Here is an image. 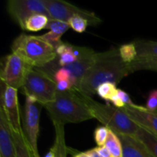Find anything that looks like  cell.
Here are the masks:
<instances>
[{
  "instance_id": "cell-12",
  "label": "cell",
  "mask_w": 157,
  "mask_h": 157,
  "mask_svg": "<svg viewBox=\"0 0 157 157\" xmlns=\"http://www.w3.org/2000/svg\"><path fill=\"white\" fill-rule=\"evenodd\" d=\"M0 157H17L12 128L2 109H0Z\"/></svg>"
},
{
  "instance_id": "cell-7",
  "label": "cell",
  "mask_w": 157,
  "mask_h": 157,
  "mask_svg": "<svg viewBox=\"0 0 157 157\" xmlns=\"http://www.w3.org/2000/svg\"><path fill=\"white\" fill-rule=\"evenodd\" d=\"M42 107L44 106L35 99L25 97L23 132L30 146L34 157H40L38 149V139L39 136L40 114Z\"/></svg>"
},
{
  "instance_id": "cell-31",
  "label": "cell",
  "mask_w": 157,
  "mask_h": 157,
  "mask_svg": "<svg viewBox=\"0 0 157 157\" xmlns=\"http://www.w3.org/2000/svg\"><path fill=\"white\" fill-rule=\"evenodd\" d=\"M58 91H67L73 88V84L71 81H63L56 83Z\"/></svg>"
},
{
  "instance_id": "cell-22",
  "label": "cell",
  "mask_w": 157,
  "mask_h": 157,
  "mask_svg": "<svg viewBox=\"0 0 157 157\" xmlns=\"http://www.w3.org/2000/svg\"><path fill=\"white\" fill-rule=\"evenodd\" d=\"M120 56L127 64H130L137 58V51L134 42L122 44L119 48Z\"/></svg>"
},
{
  "instance_id": "cell-23",
  "label": "cell",
  "mask_w": 157,
  "mask_h": 157,
  "mask_svg": "<svg viewBox=\"0 0 157 157\" xmlns=\"http://www.w3.org/2000/svg\"><path fill=\"white\" fill-rule=\"evenodd\" d=\"M117 91V84L111 82H106L101 84L97 88L96 94L103 100L109 102L111 98L114 96Z\"/></svg>"
},
{
  "instance_id": "cell-19",
  "label": "cell",
  "mask_w": 157,
  "mask_h": 157,
  "mask_svg": "<svg viewBox=\"0 0 157 157\" xmlns=\"http://www.w3.org/2000/svg\"><path fill=\"white\" fill-rule=\"evenodd\" d=\"M137 51V58L157 57V41L137 40L134 41Z\"/></svg>"
},
{
  "instance_id": "cell-18",
  "label": "cell",
  "mask_w": 157,
  "mask_h": 157,
  "mask_svg": "<svg viewBox=\"0 0 157 157\" xmlns=\"http://www.w3.org/2000/svg\"><path fill=\"white\" fill-rule=\"evenodd\" d=\"M50 18L42 14H35L26 20L23 30L28 32H39L47 28Z\"/></svg>"
},
{
  "instance_id": "cell-8",
  "label": "cell",
  "mask_w": 157,
  "mask_h": 157,
  "mask_svg": "<svg viewBox=\"0 0 157 157\" xmlns=\"http://www.w3.org/2000/svg\"><path fill=\"white\" fill-rule=\"evenodd\" d=\"M50 19L66 21L75 15H81L89 21L90 25H98L101 19L94 13L78 8L62 0H44Z\"/></svg>"
},
{
  "instance_id": "cell-34",
  "label": "cell",
  "mask_w": 157,
  "mask_h": 157,
  "mask_svg": "<svg viewBox=\"0 0 157 157\" xmlns=\"http://www.w3.org/2000/svg\"><path fill=\"white\" fill-rule=\"evenodd\" d=\"M73 157H94L92 156L88 151L86 152H78L76 153H74Z\"/></svg>"
},
{
  "instance_id": "cell-21",
  "label": "cell",
  "mask_w": 157,
  "mask_h": 157,
  "mask_svg": "<svg viewBox=\"0 0 157 157\" xmlns=\"http://www.w3.org/2000/svg\"><path fill=\"white\" fill-rule=\"evenodd\" d=\"M104 146L108 149L113 157H123L122 144L121 140L117 134L111 130L109 131L108 137Z\"/></svg>"
},
{
  "instance_id": "cell-9",
  "label": "cell",
  "mask_w": 157,
  "mask_h": 157,
  "mask_svg": "<svg viewBox=\"0 0 157 157\" xmlns=\"http://www.w3.org/2000/svg\"><path fill=\"white\" fill-rule=\"evenodd\" d=\"M6 8L11 18L21 29L26 20L35 14H42L49 18L44 0H9Z\"/></svg>"
},
{
  "instance_id": "cell-28",
  "label": "cell",
  "mask_w": 157,
  "mask_h": 157,
  "mask_svg": "<svg viewBox=\"0 0 157 157\" xmlns=\"http://www.w3.org/2000/svg\"><path fill=\"white\" fill-rule=\"evenodd\" d=\"M41 37L44 40V41H47L48 44H50L52 47L55 48V50H56L57 48L62 43V41H61V37L56 35V34L54 33V32H51V31L48 32L47 33L44 34V35H41Z\"/></svg>"
},
{
  "instance_id": "cell-26",
  "label": "cell",
  "mask_w": 157,
  "mask_h": 157,
  "mask_svg": "<svg viewBox=\"0 0 157 157\" xmlns=\"http://www.w3.org/2000/svg\"><path fill=\"white\" fill-rule=\"evenodd\" d=\"M77 60H78V58L74 54L73 50H72V44H68V47L65 52L58 56V64L61 66V67H66L69 64H73Z\"/></svg>"
},
{
  "instance_id": "cell-25",
  "label": "cell",
  "mask_w": 157,
  "mask_h": 157,
  "mask_svg": "<svg viewBox=\"0 0 157 157\" xmlns=\"http://www.w3.org/2000/svg\"><path fill=\"white\" fill-rule=\"evenodd\" d=\"M46 29H49L51 32H54L56 35L61 37L70 29V26H69L68 23L66 22V21L56 19H49L48 24Z\"/></svg>"
},
{
  "instance_id": "cell-32",
  "label": "cell",
  "mask_w": 157,
  "mask_h": 157,
  "mask_svg": "<svg viewBox=\"0 0 157 157\" xmlns=\"http://www.w3.org/2000/svg\"><path fill=\"white\" fill-rule=\"evenodd\" d=\"M117 91H118V94H119L120 97H121V100H122V101L124 103V104H125L126 106H130V105H133V104H134L133 102H132L130 96H129V94L127 93V92H125L123 90H121V89H118Z\"/></svg>"
},
{
  "instance_id": "cell-17",
  "label": "cell",
  "mask_w": 157,
  "mask_h": 157,
  "mask_svg": "<svg viewBox=\"0 0 157 157\" xmlns=\"http://www.w3.org/2000/svg\"><path fill=\"white\" fill-rule=\"evenodd\" d=\"M12 135L16 148L17 157H34L23 130L20 132L12 131Z\"/></svg>"
},
{
  "instance_id": "cell-2",
  "label": "cell",
  "mask_w": 157,
  "mask_h": 157,
  "mask_svg": "<svg viewBox=\"0 0 157 157\" xmlns=\"http://www.w3.org/2000/svg\"><path fill=\"white\" fill-rule=\"evenodd\" d=\"M44 107L53 124H78L94 118L87 104L73 89L57 91L54 101Z\"/></svg>"
},
{
  "instance_id": "cell-33",
  "label": "cell",
  "mask_w": 157,
  "mask_h": 157,
  "mask_svg": "<svg viewBox=\"0 0 157 157\" xmlns=\"http://www.w3.org/2000/svg\"><path fill=\"white\" fill-rule=\"evenodd\" d=\"M97 149H98L100 157H113L111 153L109 151V150L105 146H104V147H97Z\"/></svg>"
},
{
  "instance_id": "cell-14",
  "label": "cell",
  "mask_w": 157,
  "mask_h": 157,
  "mask_svg": "<svg viewBox=\"0 0 157 157\" xmlns=\"http://www.w3.org/2000/svg\"><path fill=\"white\" fill-rule=\"evenodd\" d=\"M122 144L123 157H154L136 138L129 135H117Z\"/></svg>"
},
{
  "instance_id": "cell-16",
  "label": "cell",
  "mask_w": 157,
  "mask_h": 157,
  "mask_svg": "<svg viewBox=\"0 0 157 157\" xmlns=\"http://www.w3.org/2000/svg\"><path fill=\"white\" fill-rule=\"evenodd\" d=\"M134 137L140 141L153 156L157 157V135L140 127Z\"/></svg>"
},
{
  "instance_id": "cell-20",
  "label": "cell",
  "mask_w": 157,
  "mask_h": 157,
  "mask_svg": "<svg viewBox=\"0 0 157 157\" xmlns=\"http://www.w3.org/2000/svg\"><path fill=\"white\" fill-rule=\"evenodd\" d=\"M129 64L132 73L143 70L157 71V57L136 58L134 61Z\"/></svg>"
},
{
  "instance_id": "cell-30",
  "label": "cell",
  "mask_w": 157,
  "mask_h": 157,
  "mask_svg": "<svg viewBox=\"0 0 157 157\" xmlns=\"http://www.w3.org/2000/svg\"><path fill=\"white\" fill-rule=\"evenodd\" d=\"M146 108L151 111L157 110V88L152 90L149 94L146 103Z\"/></svg>"
},
{
  "instance_id": "cell-29",
  "label": "cell",
  "mask_w": 157,
  "mask_h": 157,
  "mask_svg": "<svg viewBox=\"0 0 157 157\" xmlns=\"http://www.w3.org/2000/svg\"><path fill=\"white\" fill-rule=\"evenodd\" d=\"M54 79L56 83L63 81H71V75L70 71L66 67H60L55 73Z\"/></svg>"
},
{
  "instance_id": "cell-15",
  "label": "cell",
  "mask_w": 157,
  "mask_h": 157,
  "mask_svg": "<svg viewBox=\"0 0 157 157\" xmlns=\"http://www.w3.org/2000/svg\"><path fill=\"white\" fill-rule=\"evenodd\" d=\"M55 129V140L53 147L50 149L54 152L55 157H67L68 147H66L64 140V125L60 124H53Z\"/></svg>"
},
{
  "instance_id": "cell-10",
  "label": "cell",
  "mask_w": 157,
  "mask_h": 157,
  "mask_svg": "<svg viewBox=\"0 0 157 157\" xmlns=\"http://www.w3.org/2000/svg\"><path fill=\"white\" fill-rule=\"evenodd\" d=\"M1 108L4 110L12 130L20 132L22 130L20 121L18 90L9 87L1 81Z\"/></svg>"
},
{
  "instance_id": "cell-4",
  "label": "cell",
  "mask_w": 157,
  "mask_h": 157,
  "mask_svg": "<svg viewBox=\"0 0 157 157\" xmlns=\"http://www.w3.org/2000/svg\"><path fill=\"white\" fill-rule=\"evenodd\" d=\"M12 52L20 54L32 67H43L55 61L56 50L41 36L21 34L13 41Z\"/></svg>"
},
{
  "instance_id": "cell-24",
  "label": "cell",
  "mask_w": 157,
  "mask_h": 157,
  "mask_svg": "<svg viewBox=\"0 0 157 157\" xmlns=\"http://www.w3.org/2000/svg\"><path fill=\"white\" fill-rule=\"evenodd\" d=\"M71 29L78 33H83L86 31L89 25V21L81 15H75L67 21Z\"/></svg>"
},
{
  "instance_id": "cell-13",
  "label": "cell",
  "mask_w": 157,
  "mask_h": 157,
  "mask_svg": "<svg viewBox=\"0 0 157 157\" xmlns=\"http://www.w3.org/2000/svg\"><path fill=\"white\" fill-rule=\"evenodd\" d=\"M97 54L98 53L94 52L90 55L78 58L75 63L64 67L70 71L71 75V82L73 84V87L78 85V83L84 77L85 74L94 65L95 61H96Z\"/></svg>"
},
{
  "instance_id": "cell-3",
  "label": "cell",
  "mask_w": 157,
  "mask_h": 157,
  "mask_svg": "<svg viewBox=\"0 0 157 157\" xmlns=\"http://www.w3.org/2000/svg\"><path fill=\"white\" fill-rule=\"evenodd\" d=\"M75 91L87 104L94 118L99 121L109 130L117 135L135 136L140 126L128 116L124 108L120 109L109 104H101L91 97L86 96L76 90Z\"/></svg>"
},
{
  "instance_id": "cell-27",
  "label": "cell",
  "mask_w": 157,
  "mask_h": 157,
  "mask_svg": "<svg viewBox=\"0 0 157 157\" xmlns=\"http://www.w3.org/2000/svg\"><path fill=\"white\" fill-rule=\"evenodd\" d=\"M109 130L105 126L98 127L94 130V140L98 147H104L109 135Z\"/></svg>"
},
{
  "instance_id": "cell-5",
  "label": "cell",
  "mask_w": 157,
  "mask_h": 157,
  "mask_svg": "<svg viewBox=\"0 0 157 157\" xmlns=\"http://www.w3.org/2000/svg\"><path fill=\"white\" fill-rule=\"evenodd\" d=\"M22 91L43 106L54 101L58 90L54 78L37 67L29 71L23 82Z\"/></svg>"
},
{
  "instance_id": "cell-11",
  "label": "cell",
  "mask_w": 157,
  "mask_h": 157,
  "mask_svg": "<svg viewBox=\"0 0 157 157\" xmlns=\"http://www.w3.org/2000/svg\"><path fill=\"white\" fill-rule=\"evenodd\" d=\"M124 110L128 116L141 127L157 135V110L151 111L146 107L133 104L126 106Z\"/></svg>"
},
{
  "instance_id": "cell-1",
  "label": "cell",
  "mask_w": 157,
  "mask_h": 157,
  "mask_svg": "<svg viewBox=\"0 0 157 157\" xmlns=\"http://www.w3.org/2000/svg\"><path fill=\"white\" fill-rule=\"evenodd\" d=\"M130 74L132 71L130 64L123 61L119 49H110L97 54L94 65L78 85L72 89L86 96L92 97L101 84L106 82L117 84Z\"/></svg>"
},
{
  "instance_id": "cell-6",
  "label": "cell",
  "mask_w": 157,
  "mask_h": 157,
  "mask_svg": "<svg viewBox=\"0 0 157 157\" xmlns=\"http://www.w3.org/2000/svg\"><path fill=\"white\" fill-rule=\"evenodd\" d=\"M32 67L20 54L12 52L2 63L1 81L17 90L21 88L26 75Z\"/></svg>"
}]
</instances>
